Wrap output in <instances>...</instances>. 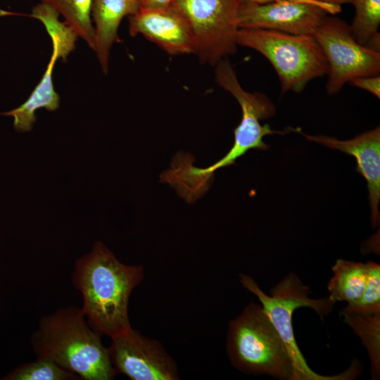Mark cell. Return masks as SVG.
<instances>
[{
  "label": "cell",
  "mask_w": 380,
  "mask_h": 380,
  "mask_svg": "<svg viewBox=\"0 0 380 380\" xmlns=\"http://www.w3.org/2000/svg\"><path fill=\"white\" fill-rule=\"evenodd\" d=\"M30 1V0H29Z\"/></svg>",
  "instance_id": "484cf974"
},
{
  "label": "cell",
  "mask_w": 380,
  "mask_h": 380,
  "mask_svg": "<svg viewBox=\"0 0 380 380\" xmlns=\"http://www.w3.org/2000/svg\"><path fill=\"white\" fill-rule=\"evenodd\" d=\"M355 16L350 25L352 34L360 44H367L380 37V0H351Z\"/></svg>",
  "instance_id": "d6986e66"
},
{
  "label": "cell",
  "mask_w": 380,
  "mask_h": 380,
  "mask_svg": "<svg viewBox=\"0 0 380 380\" xmlns=\"http://www.w3.org/2000/svg\"><path fill=\"white\" fill-rule=\"evenodd\" d=\"M282 1H291L303 2V3L316 4L326 9L327 12L331 15L336 14L339 13L341 10V7L339 6L324 4L318 2L315 0H242V4H263L270 3V2Z\"/></svg>",
  "instance_id": "603a6c76"
},
{
  "label": "cell",
  "mask_w": 380,
  "mask_h": 380,
  "mask_svg": "<svg viewBox=\"0 0 380 380\" xmlns=\"http://www.w3.org/2000/svg\"><path fill=\"white\" fill-rule=\"evenodd\" d=\"M128 18L132 37L142 34L171 56L194 53L195 44L190 27L171 6L141 8Z\"/></svg>",
  "instance_id": "8fae6325"
},
{
  "label": "cell",
  "mask_w": 380,
  "mask_h": 380,
  "mask_svg": "<svg viewBox=\"0 0 380 380\" xmlns=\"http://www.w3.org/2000/svg\"><path fill=\"white\" fill-rule=\"evenodd\" d=\"M236 43L264 56L273 66L282 94L300 93L314 79L327 75L326 57L312 35L239 28Z\"/></svg>",
  "instance_id": "5b68a950"
},
{
  "label": "cell",
  "mask_w": 380,
  "mask_h": 380,
  "mask_svg": "<svg viewBox=\"0 0 380 380\" xmlns=\"http://www.w3.org/2000/svg\"><path fill=\"white\" fill-rule=\"evenodd\" d=\"M4 379L8 380H75L81 378L75 373L44 359L18 366Z\"/></svg>",
  "instance_id": "ffe728a7"
},
{
  "label": "cell",
  "mask_w": 380,
  "mask_h": 380,
  "mask_svg": "<svg viewBox=\"0 0 380 380\" xmlns=\"http://www.w3.org/2000/svg\"><path fill=\"white\" fill-rule=\"evenodd\" d=\"M226 346L230 362L240 372L293 380L291 357L262 305L251 303L229 322Z\"/></svg>",
  "instance_id": "3957f363"
},
{
  "label": "cell",
  "mask_w": 380,
  "mask_h": 380,
  "mask_svg": "<svg viewBox=\"0 0 380 380\" xmlns=\"http://www.w3.org/2000/svg\"><path fill=\"white\" fill-rule=\"evenodd\" d=\"M27 16L39 20L45 27L50 38L57 41L61 58L65 59L75 49L77 34L65 22L59 20V14L53 8L40 2L33 7Z\"/></svg>",
  "instance_id": "ac0fdd59"
},
{
  "label": "cell",
  "mask_w": 380,
  "mask_h": 380,
  "mask_svg": "<svg viewBox=\"0 0 380 380\" xmlns=\"http://www.w3.org/2000/svg\"><path fill=\"white\" fill-rule=\"evenodd\" d=\"M94 0H40L56 11L65 23L93 51L95 49V30L91 20Z\"/></svg>",
  "instance_id": "2e32d148"
},
{
  "label": "cell",
  "mask_w": 380,
  "mask_h": 380,
  "mask_svg": "<svg viewBox=\"0 0 380 380\" xmlns=\"http://www.w3.org/2000/svg\"><path fill=\"white\" fill-rule=\"evenodd\" d=\"M242 0H174L171 7L187 22L201 63L215 66L236 53Z\"/></svg>",
  "instance_id": "8992f818"
},
{
  "label": "cell",
  "mask_w": 380,
  "mask_h": 380,
  "mask_svg": "<svg viewBox=\"0 0 380 380\" xmlns=\"http://www.w3.org/2000/svg\"><path fill=\"white\" fill-rule=\"evenodd\" d=\"M144 277L142 266L122 263L101 241L76 260L72 283L82 296L81 309L93 330L112 338L132 328L129 300Z\"/></svg>",
  "instance_id": "6da1fadb"
},
{
  "label": "cell",
  "mask_w": 380,
  "mask_h": 380,
  "mask_svg": "<svg viewBox=\"0 0 380 380\" xmlns=\"http://www.w3.org/2000/svg\"><path fill=\"white\" fill-rule=\"evenodd\" d=\"M215 76L216 83L235 98L242 111L241 120L234 132V144L225 156L220 159L222 166L234 164L239 158L250 149H267L268 146L262 140L267 135L298 132V128L297 130L276 131L272 129L268 125L260 124V120L274 115L275 106L265 94L251 93L243 89L227 58L221 60L215 65Z\"/></svg>",
  "instance_id": "ba28073f"
},
{
  "label": "cell",
  "mask_w": 380,
  "mask_h": 380,
  "mask_svg": "<svg viewBox=\"0 0 380 380\" xmlns=\"http://www.w3.org/2000/svg\"><path fill=\"white\" fill-rule=\"evenodd\" d=\"M333 276L327 288L334 302L355 303L362 296L367 281L366 263L338 259L332 267Z\"/></svg>",
  "instance_id": "9a60e30c"
},
{
  "label": "cell",
  "mask_w": 380,
  "mask_h": 380,
  "mask_svg": "<svg viewBox=\"0 0 380 380\" xmlns=\"http://www.w3.org/2000/svg\"><path fill=\"white\" fill-rule=\"evenodd\" d=\"M312 36L327 61L328 94L338 93L355 78L380 74V52L357 42L344 20L327 15Z\"/></svg>",
  "instance_id": "52a82bcc"
},
{
  "label": "cell",
  "mask_w": 380,
  "mask_h": 380,
  "mask_svg": "<svg viewBox=\"0 0 380 380\" xmlns=\"http://www.w3.org/2000/svg\"><path fill=\"white\" fill-rule=\"evenodd\" d=\"M315 1L324 4L339 6H341V5L342 4H350V1H351V0H315Z\"/></svg>",
  "instance_id": "d4e9b609"
},
{
  "label": "cell",
  "mask_w": 380,
  "mask_h": 380,
  "mask_svg": "<svg viewBox=\"0 0 380 380\" xmlns=\"http://www.w3.org/2000/svg\"><path fill=\"white\" fill-rule=\"evenodd\" d=\"M51 39L52 53L39 82L23 103L11 110L0 113V115L13 118V128L19 132L32 130L37 120V110L43 108L52 112L59 108L60 96L54 89L52 74L56 62L61 56L56 40Z\"/></svg>",
  "instance_id": "5bb4252c"
},
{
  "label": "cell",
  "mask_w": 380,
  "mask_h": 380,
  "mask_svg": "<svg viewBox=\"0 0 380 380\" xmlns=\"http://www.w3.org/2000/svg\"><path fill=\"white\" fill-rule=\"evenodd\" d=\"M174 0H141V8H162L171 6Z\"/></svg>",
  "instance_id": "cb8c5ba5"
},
{
  "label": "cell",
  "mask_w": 380,
  "mask_h": 380,
  "mask_svg": "<svg viewBox=\"0 0 380 380\" xmlns=\"http://www.w3.org/2000/svg\"><path fill=\"white\" fill-rule=\"evenodd\" d=\"M366 266L367 281L361 298L342 310L362 315L380 313V265L369 261Z\"/></svg>",
  "instance_id": "44dd1931"
},
{
  "label": "cell",
  "mask_w": 380,
  "mask_h": 380,
  "mask_svg": "<svg viewBox=\"0 0 380 380\" xmlns=\"http://www.w3.org/2000/svg\"><path fill=\"white\" fill-rule=\"evenodd\" d=\"M348 84L367 91L378 99L380 98V75L357 77Z\"/></svg>",
  "instance_id": "7402d4cb"
},
{
  "label": "cell",
  "mask_w": 380,
  "mask_h": 380,
  "mask_svg": "<svg viewBox=\"0 0 380 380\" xmlns=\"http://www.w3.org/2000/svg\"><path fill=\"white\" fill-rule=\"evenodd\" d=\"M239 277L242 286L257 296L284 341L293 363V380H345L353 379L357 374L355 362L350 369L338 375L324 376L316 373L308 365L295 339L292 316L296 309L309 307L323 319L332 312L335 302L329 297L310 298V288L304 285L298 276L293 272L271 289L270 296L264 293L250 276L241 274Z\"/></svg>",
  "instance_id": "277c9868"
},
{
  "label": "cell",
  "mask_w": 380,
  "mask_h": 380,
  "mask_svg": "<svg viewBox=\"0 0 380 380\" xmlns=\"http://www.w3.org/2000/svg\"><path fill=\"white\" fill-rule=\"evenodd\" d=\"M111 339L108 348L117 373L132 380L179 379L177 363L157 340L132 328Z\"/></svg>",
  "instance_id": "9c48e42d"
},
{
  "label": "cell",
  "mask_w": 380,
  "mask_h": 380,
  "mask_svg": "<svg viewBox=\"0 0 380 380\" xmlns=\"http://www.w3.org/2000/svg\"><path fill=\"white\" fill-rule=\"evenodd\" d=\"M37 359L50 360L85 380H111L117 374L108 348L81 308L68 306L43 317L31 336Z\"/></svg>",
  "instance_id": "7a4b0ae2"
},
{
  "label": "cell",
  "mask_w": 380,
  "mask_h": 380,
  "mask_svg": "<svg viewBox=\"0 0 380 380\" xmlns=\"http://www.w3.org/2000/svg\"><path fill=\"white\" fill-rule=\"evenodd\" d=\"M308 141L353 156L357 162L356 171L367 180L373 227L379 222L380 199V128L358 134L352 139L341 141L335 137L312 136L301 132Z\"/></svg>",
  "instance_id": "7c38bea8"
},
{
  "label": "cell",
  "mask_w": 380,
  "mask_h": 380,
  "mask_svg": "<svg viewBox=\"0 0 380 380\" xmlns=\"http://www.w3.org/2000/svg\"><path fill=\"white\" fill-rule=\"evenodd\" d=\"M343 320L360 337L371 360L373 379L379 376L380 313L362 315L342 310Z\"/></svg>",
  "instance_id": "e0dca14e"
},
{
  "label": "cell",
  "mask_w": 380,
  "mask_h": 380,
  "mask_svg": "<svg viewBox=\"0 0 380 380\" xmlns=\"http://www.w3.org/2000/svg\"><path fill=\"white\" fill-rule=\"evenodd\" d=\"M329 14L320 6L291 1L263 4H241L238 13L239 28L276 30L292 34L312 35Z\"/></svg>",
  "instance_id": "30bf717a"
},
{
  "label": "cell",
  "mask_w": 380,
  "mask_h": 380,
  "mask_svg": "<svg viewBox=\"0 0 380 380\" xmlns=\"http://www.w3.org/2000/svg\"><path fill=\"white\" fill-rule=\"evenodd\" d=\"M141 0H94L91 20L94 24L95 49L103 73L108 70L113 44L118 41V28L122 19L141 8Z\"/></svg>",
  "instance_id": "4fadbf2b"
}]
</instances>
